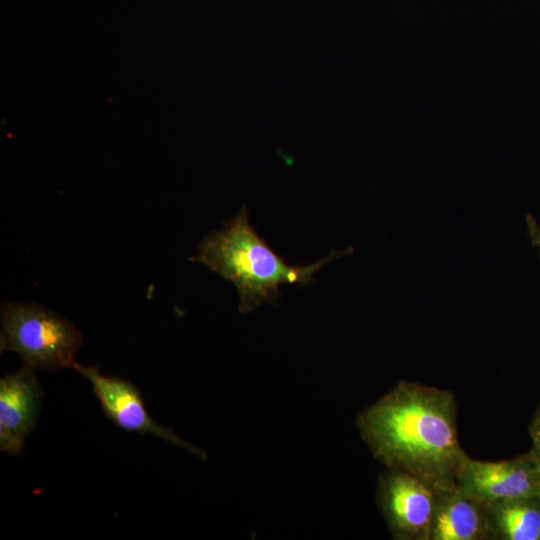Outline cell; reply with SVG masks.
Masks as SVG:
<instances>
[{
  "instance_id": "obj_11",
  "label": "cell",
  "mask_w": 540,
  "mask_h": 540,
  "mask_svg": "<svg viewBox=\"0 0 540 540\" xmlns=\"http://www.w3.org/2000/svg\"><path fill=\"white\" fill-rule=\"evenodd\" d=\"M526 224L531 243L538 250L540 255V227L536 220L529 214L526 216Z\"/></svg>"
},
{
  "instance_id": "obj_7",
  "label": "cell",
  "mask_w": 540,
  "mask_h": 540,
  "mask_svg": "<svg viewBox=\"0 0 540 540\" xmlns=\"http://www.w3.org/2000/svg\"><path fill=\"white\" fill-rule=\"evenodd\" d=\"M43 392L35 370L24 366L0 380V449L22 453L41 409Z\"/></svg>"
},
{
  "instance_id": "obj_3",
  "label": "cell",
  "mask_w": 540,
  "mask_h": 540,
  "mask_svg": "<svg viewBox=\"0 0 540 540\" xmlns=\"http://www.w3.org/2000/svg\"><path fill=\"white\" fill-rule=\"evenodd\" d=\"M1 352L13 351L34 370L73 368L81 332L38 303L8 302L1 307Z\"/></svg>"
},
{
  "instance_id": "obj_12",
  "label": "cell",
  "mask_w": 540,
  "mask_h": 540,
  "mask_svg": "<svg viewBox=\"0 0 540 540\" xmlns=\"http://www.w3.org/2000/svg\"><path fill=\"white\" fill-rule=\"evenodd\" d=\"M538 497H539V499H540V492H539V494H538Z\"/></svg>"
},
{
  "instance_id": "obj_10",
  "label": "cell",
  "mask_w": 540,
  "mask_h": 540,
  "mask_svg": "<svg viewBox=\"0 0 540 540\" xmlns=\"http://www.w3.org/2000/svg\"><path fill=\"white\" fill-rule=\"evenodd\" d=\"M529 434L532 440L531 451L540 465V405L538 406L530 422Z\"/></svg>"
},
{
  "instance_id": "obj_2",
  "label": "cell",
  "mask_w": 540,
  "mask_h": 540,
  "mask_svg": "<svg viewBox=\"0 0 540 540\" xmlns=\"http://www.w3.org/2000/svg\"><path fill=\"white\" fill-rule=\"evenodd\" d=\"M250 211L243 205L222 229L207 234L191 261L205 264L212 272L233 283L239 296L238 310L249 313L263 303H275L282 284L309 285L313 274L328 262L350 252L332 250L317 262L305 266L288 265L251 225Z\"/></svg>"
},
{
  "instance_id": "obj_9",
  "label": "cell",
  "mask_w": 540,
  "mask_h": 540,
  "mask_svg": "<svg viewBox=\"0 0 540 540\" xmlns=\"http://www.w3.org/2000/svg\"><path fill=\"white\" fill-rule=\"evenodd\" d=\"M489 540H540V499L520 497L484 503Z\"/></svg>"
},
{
  "instance_id": "obj_5",
  "label": "cell",
  "mask_w": 540,
  "mask_h": 540,
  "mask_svg": "<svg viewBox=\"0 0 540 540\" xmlns=\"http://www.w3.org/2000/svg\"><path fill=\"white\" fill-rule=\"evenodd\" d=\"M73 369L90 382L105 416L116 426L140 435L150 434L203 460L206 458L203 450L181 439L170 428L152 419L144 405L140 390L133 382L125 378L103 375L96 366L86 367L76 362Z\"/></svg>"
},
{
  "instance_id": "obj_1",
  "label": "cell",
  "mask_w": 540,
  "mask_h": 540,
  "mask_svg": "<svg viewBox=\"0 0 540 540\" xmlns=\"http://www.w3.org/2000/svg\"><path fill=\"white\" fill-rule=\"evenodd\" d=\"M356 425L386 468L422 479L436 490L456 488L468 455L457 430V402L448 390L400 381L361 411Z\"/></svg>"
},
{
  "instance_id": "obj_6",
  "label": "cell",
  "mask_w": 540,
  "mask_h": 540,
  "mask_svg": "<svg viewBox=\"0 0 540 540\" xmlns=\"http://www.w3.org/2000/svg\"><path fill=\"white\" fill-rule=\"evenodd\" d=\"M462 493L483 503L538 496L540 465L531 449L500 461L465 460L456 481Z\"/></svg>"
},
{
  "instance_id": "obj_4",
  "label": "cell",
  "mask_w": 540,
  "mask_h": 540,
  "mask_svg": "<svg viewBox=\"0 0 540 540\" xmlns=\"http://www.w3.org/2000/svg\"><path fill=\"white\" fill-rule=\"evenodd\" d=\"M436 489L408 472L387 468L378 478L376 501L397 540H430Z\"/></svg>"
},
{
  "instance_id": "obj_8",
  "label": "cell",
  "mask_w": 540,
  "mask_h": 540,
  "mask_svg": "<svg viewBox=\"0 0 540 540\" xmlns=\"http://www.w3.org/2000/svg\"><path fill=\"white\" fill-rule=\"evenodd\" d=\"M430 540H489L484 503L457 488L436 490Z\"/></svg>"
}]
</instances>
